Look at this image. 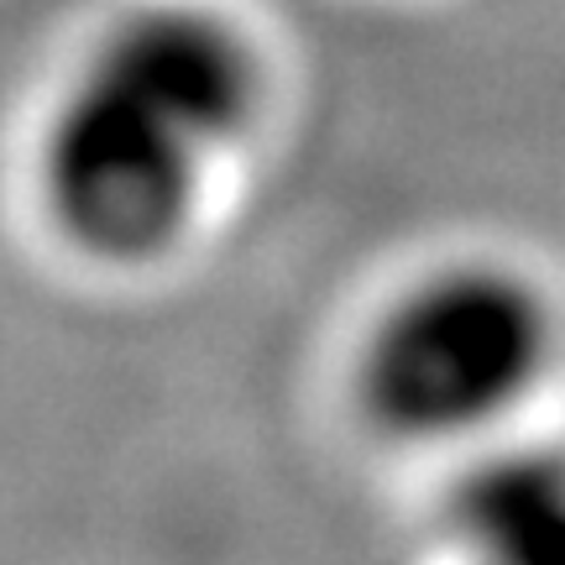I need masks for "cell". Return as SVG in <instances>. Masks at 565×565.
<instances>
[{"instance_id":"3957f363","label":"cell","mask_w":565,"mask_h":565,"mask_svg":"<svg viewBox=\"0 0 565 565\" xmlns=\"http://www.w3.org/2000/svg\"><path fill=\"white\" fill-rule=\"evenodd\" d=\"M450 540L498 565H565V450L498 435L466 450L445 487Z\"/></svg>"},{"instance_id":"7a4b0ae2","label":"cell","mask_w":565,"mask_h":565,"mask_svg":"<svg viewBox=\"0 0 565 565\" xmlns=\"http://www.w3.org/2000/svg\"><path fill=\"white\" fill-rule=\"evenodd\" d=\"M555 362L545 288L508 263H445L393 294L356 356V404L387 440L471 450L508 435Z\"/></svg>"},{"instance_id":"6da1fadb","label":"cell","mask_w":565,"mask_h":565,"mask_svg":"<svg viewBox=\"0 0 565 565\" xmlns=\"http://www.w3.org/2000/svg\"><path fill=\"white\" fill-rule=\"evenodd\" d=\"M263 105V63L231 17L158 0L105 26L42 126L38 189L79 257L147 267L194 231Z\"/></svg>"}]
</instances>
